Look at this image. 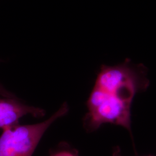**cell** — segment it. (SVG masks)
Returning <instances> with one entry per match:
<instances>
[{
	"mask_svg": "<svg viewBox=\"0 0 156 156\" xmlns=\"http://www.w3.org/2000/svg\"><path fill=\"white\" fill-rule=\"evenodd\" d=\"M147 73L144 64L128 58L116 65L102 66L87 101L85 129L92 132L109 123L131 132L132 104L136 95L149 87Z\"/></svg>",
	"mask_w": 156,
	"mask_h": 156,
	"instance_id": "6da1fadb",
	"label": "cell"
},
{
	"mask_svg": "<svg viewBox=\"0 0 156 156\" xmlns=\"http://www.w3.org/2000/svg\"><path fill=\"white\" fill-rule=\"evenodd\" d=\"M68 110L64 103L52 116L42 123L4 128L0 136V156H32L45 131Z\"/></svg>",
	"mask_w": 156,
	"mask_h": 156,
	"instance_id": "7a4b0ae2",
	"label": "cell"
},
{
	"mask_svg": "<svg viewBox=\"0 0 156 156\" xmlns=\"http://www.w3.org/2000/svg\"><path fill=\"white\" fill-rule=\"evenodd\" d=\"M0 99V128L17 125L19 120L24 116L30 115L39 117L45 115L44 110L24 105L14 99Z\"/></svg>",
	"mask_w": 156,
	"mask_h": 156,
	"instance_id": "3957f363",
	"label": "cell"
},
{
	"mask_svg": "<svg viewBox=\"0 0 156 156\" xmlns=\"http://www.w3.org/2000/svg\"><path fill=\"white\" fill-rule=\"evenodd\" d=\"M50 156H79L76 150L69 147H62L53 151Z\"/></svg>",
	"mask_w": 156,
	"mask_h": 156,
	"instance_id": "277c9868",
	"label": "cell"
},
{
	"mask_svg": "<svg viewBox=\"0 0 156 156\" xmlns=\"http://www.w3.org/2000/svg\"><path fill=\"white\" fill-rule=\"evenodd\" d=\"M0 94L8 98H13L14 97L9 92H8L5 89V88L3 86H2L1 84H0Z\"/></svg>",
	"mask_w": 156,
	"mask_h": 156,
	"instance_id": "5b68a950",
	"label": "cell"
},
{
	"mask_svg": "<svg viewBox=\"0 0 156 156\" xmlns=\"http://www.w3.org/2000/svg\"><path fill=\"white\" fill-rule=\"evenodd\" d=\"M113 156H122L121 155V153H120V151L119 149L118 148H116V149L114 151V153H113Z\"/></svg>",
	"mask_w": 156,
	"mask_h": 156,
	"instance_id": "8992f818",
	"label": "cell"
}]
</instances>
